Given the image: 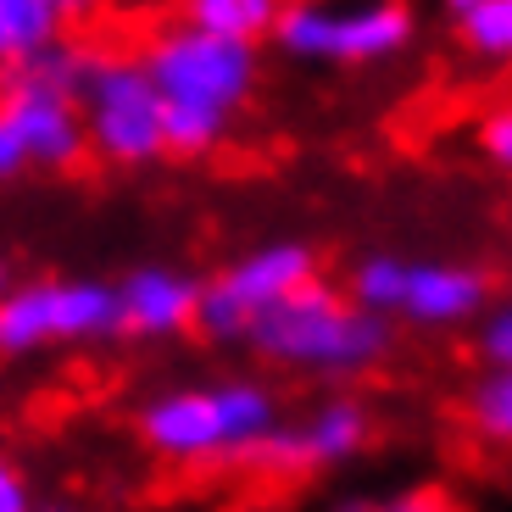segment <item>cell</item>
<instances>
[{"label":"cell","mask_w":512,"mask_h":512,"mask_svg":"<svg viewBox=\"0 0 512 512\" xmlns=\"http://www.w3.org/2000/svg\"><path fill=\"white\" fill-rule=\"evenodd\" d=\"M279 423V396L262 379L234 373V379L179 384V390L140 401L134 435L151 457L201 468V462H251Z\"/></svg>","instance_id":"obj_1"},{"label":"cell","mask_w":512,"mask_h":512,"mask_svg":"<svg viewBox=\"0 0 512 512\" xmlns=\"http://www.w3.org/2000/svg\"><path fill=\"white\" fill-rule=\"evenodd\" d=\"M396 346L390 318H373L351 301L346 290H334L329 279H312L307 290H295L290 301L268 312L245 334V351H256L273 368L290 373H318V379H357L373 373Z\"/></svg>","instance_id":"obj_2"},{"label":"cell","mask_w":512,"mask_h":512,"mask_svg":"<svg viewBox=\"0 0 512 512\" xmlns=\"http://www.w3.org/2000/svg\"><path fill=\"white\" fill-rule=\"evenodd\" d=\"M145 78L156 84L162 106H195V112L234 117L256 95V73H262V51L256 45H234L206 28L179 23L156 28L140 51Z\"/></svg>","instance_id":"obj_3"},{"label":"cell","mask_w":512,"mask_h":512,"mask_svg":"<svg viewBox=\"0 0 512 512\" xmlns=\"http://www.w3.org/2000/svg\"><path fill=\"white\" fill-rule=\"evenodd\" d=\"M117 284L106 279H23L0 295V357H34L51 346L117 340Z\"/></svg>","instance_id":"obj_4"},{"label":"cell","mask_w":512,"mask_h":512,"mask_svg":"<svg viewBox=\"0 0 512 512\" xmlns=\"http://www.w3.org/2000/svg\"><path fill=\"white\" fill-rule=\"evenodd\" d=\"M312 279H318V251L307 240L256 245V251L234 256L218 279H206L195 329L212 346H245V334L268 318L279 301H290L295 290H307Z\"/></svg>","instance_id":"obj_5"},{"label":"cell","mask_w":512,"mask_h":512,"mask_svg":"<svg viewBox=\"0 0 512 512\" xmlns=\"http://www.w3.org/2000/svg\"><path fill=\"white\" fill-rule=\"evenodd\" d=\"M418 34V12L412 6H279L273 23V45L295 62H334V67H368V62H390L401 56Z\"/></svg>","instance_id":"obj_6"},{"label":"cell","mask_w":512,"mask_h":512,"mask_svg":"<svg viewBox=\"0 0 512 512\" xmlns=\"http://www.w3.org/2000/svg\"><path fill=\"white\" fill-rule=\"evenodd\" d=\"M78 112H84L90 156H101L106 167H151L156 156H167L162 95L145 78L140 56H95Z\"/></svg>","instance_id":"obj_7"},{"label":"cell","mask_w":512,"mask_h":512,"mask_svg":"<svg viewBox=\"0 0 512 512\" xmlns=\"http://www.w3.org/2000/svg\"><path fill=\"white\" fill-rule=\"evenodd\" d=\"M373 435V418L357 396H329L295 423H279L268 435V446L256 451L245 468H262V474H312V468H340L351 462Z\"/></svg>","instance_id":"obj_8"},{"label":"cell","mask_w":512,"mask_h":512,"mask_svg":"<svg viewBox=\"0 0 512 512\" xmlns=\"http://www.w3.org/2000/svg\"><path fill=\"white\" fill-rule=\"evenodd\" d=\"M0 112L12 123L28 167H45V173H73V167H84L90 134H84V112H78L73 95L0 78Z\"/></svg>","instance_id":"obj_9"},{"label":"cell","mask_w":512,"mask_h":512,"mask_svg":"<svg viewBox=\"0 0 512 512\" xmlns=\"http://www.w3.org/2000/svg\"><path fill=\"white\" fill-rule=\"evenodd\" d=\"M201 290L206 284L184 268L167 262H140L117 279V312H123V334L134 340H179L201 318Z\"/></svg>","instance_id":"obj_10"},{"label":"cell","mask_w":512,"mask_h":512,"mask_svg":"<svg viewBox=\"0 0 512 512\" xmlns=\"http://www.w3.org/2000/svg\"><path fill=\"white\" fill-rule=\"evenodd\" d=\"M490 301V279L468 262H407V290H401V318L423 329H457L479 318Z\"/></svg>","instance_id":"obj_11"},{"label":"cell","mask_w":512,"mask_h":512,"mask_svg":"<svg viewBox=\"0 0 512 512\" xmlns=\"http://www.w3.org/2000/svg\"><path fill=\"white\" fill-rule=\"evenodd\" d=\"M73 17H84V6H67V0H0V78L34 62L39 51H51L56 39H67Z\"/></svg>","instance_id":"obj_12"},{"label":"cell","mask_w":512,"mask_h":512,"mask_svg":"<svg viewBox=\"0 0 512 512\" xmlns=\"http://www.w3.org/2000/svg\"><path fill=\"white\" fill-rule=\"evenodd\" d=\"M446 23L479 62H512V0H451Z\"/></svg>","instance_id":"obj_13"},{"label":"cell","mask_w":512,"mask_h":512,"mask_svg":"<svg viewBox=\"0 0 512 512\" xmlns=\"http://www.w3.org/2000/svg\"><path fill=\"white\" fill-rule=\"evenodd\" d=\"M184 23L206 28V34H218V39H234V45H262V39H273L279 6L273 0H190Z\"/></svg>","instance_id":"obj_14"},{"label":"cell","mask_w":512,"mask_h":512,"mask_svg":"<svg viewBox=\"0 0 512 512\" xmlns=\"http://www.w3.org/2000/svg\"><path fill=\"white\" fill-rule=\"evenodd\" d=\"M401 290H407V256H396V251H368L351 268V284H346V295L362 312H373V318H396Z\"/></svg>","instance_id":"obj_15"},{"label":"cell","mask_w":512,"mask_h":512,"mask_svg":"<svg viewBox=\"0 0 512 512\" xmlns=\"http://www.w3.org/2000/svg\"><path fill=\"white\" fill-rule=\"evenodd\" d=\"M95 56H101V51L78 45V39H56L51 51H39L34 62H23L17 73H6V78H17V84H39V90H56V95H73V101H78L84 84H90Z\"/></svg>","instance_id":"obj_16"},{"label":"cell","mask_w":512,"mask_h":512,"mask_svg":"<svg viewBox=\"0 0 512 512\" xmlns=\"http://www.w3.org/2000/svg\"><path fill=\"white\" fill-rule=\"evenodd\" d=\"M468 423L485 446L512 451V373L485 368V379L468 390Z\"/></svg>","instance_id":"obj_17"},{"label":"cell","mask_w":512,"mask_h":512,"mask_svg":"<svg viewBox=\"0 0 512 512\" xmlns=\"http://www.w3.org/2000/svg\"><path fill=\"white\" fill-rule=\"evenodd\" d=\"M229 123L234 117L218 112H195V106H162V140L167 156H206L229 140Z\"/></svg>","instance_id":"obj_18"},{"label":"cell","mask_w":512,"mask_h":512,"mask_svg":"<svg viewBox=\"0 0 512 512\" xmlns=\"http://www.w3.org/2000/svg\"><path fill=\"white\" fill-rule=\"evenodd\" d=\"M474 145H479V156H485L490 167L512 173V95H507V101H496L474 123Z\"/></svg>","instance_id":"obj_19"},{"label":"cell","mask_w":512,"mask_h":512,"mask_svg":"<svg viewBox=\"0 0 512 512\" xmlns=\"http://www.w3.org/2000/svg\"><path fill=\"white\" fill-rule=\"evenodd\" d=\"M479 351H485L490 368L512 373V301H501L479 318Z\"/></svg>","instance_id":"obj_20"},{"label":"cell","mask_w":512,"mask_h":512,"mask_svg":"<svg viewBox=\"0 0 512 512\" xmlns=\"http://www.w3.org/2000/svg\"><path fill=\"white\" fill-rule=\"evenodd\" d=\"M34 490H28V474L17 468V457L0 451V512H34Z\"/></svg>","instance_id":"obj_21"},{"label":"cell","mask_w":512,"mask_h":512,"mask_svg":"<svg viewBox=\"0 0 512 512\" xmlns=\"http://www.w3.org/2000/svg\"><path fill=\"white\" fill-rule=\"evenodd\" d=\"M368 512H462V507L451 496H440V490H401V496L373 501Z\"/></svg>","instance_id":"obj_22"},{"label":"cell","mask_w":512,"mask_h":512,"mask_svg":"<svg viewBox=\"0 0 512 512\" xmlns=\"http://www.w3.org/2000/svg\"><path fill=\"white\" fill-rule=\"evenodd\" d=\"M23 173H28V156H23V145H17L12 123H6V112H0V184H17Z\"/></svg>","instance_id":"obj_23"},{"label":"cell","mask_w":512,"mask_h":512,"mask_svg":"<svg viewBox=\"0 0 512 512\" xmlns=\"http://www.w3.org/2000/svg\"><path fill=\"white\" fill-rule=\"evenodd\" d=\"M368 507H373V501H362V496H340L329 512H368Z\"/></svg>","instance_id":"obj_24"},{"label":"cell","mask_w":512,"mask_h":512,"mask_svg":"<svg viewBox=\"0 0 512 512\" xmlns=\"http://www.w3.org/2000/svg\"><path fill=\"white\" fill-rule=\"evenodd\" d=\"M34 512H84V507H73V501H39Z\"/></svg>","instance_id":"obj_25"},{"label":"cell","mask_w":512,"mask_h":512,"mask_svg":"<svg viewBox=\"0 0 512 512\" xmlns=\"http://www.w3.org/2000/svg\"><path fill=\"white\" fill-rule=\"evenodd\" d=\"M6 284H12V279H6V262H0V295H6Z\"/></svg>","instance_id":"obj_26"}]
</instances>
